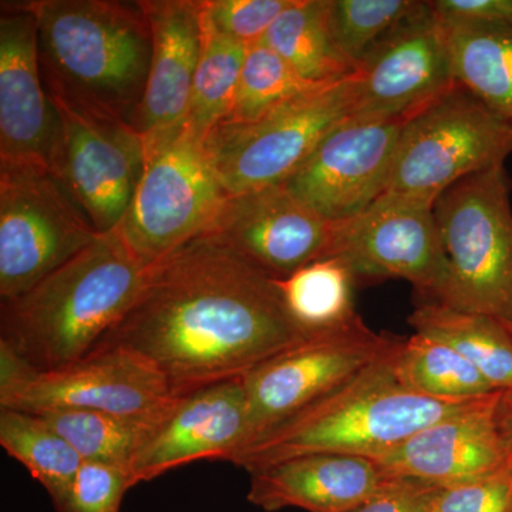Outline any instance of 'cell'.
<instances>
[{
	"instance_id": "d6a6232c",
	"label": "cell",
	"mask_w": 512,
	"mask_h": 512,
	"mask_svg": "<svg viewBox=\"0 0 512 512\" xmlns=\"http://www.w3.org/2000/svg\"><path fill=\"white\" fill-rule=\"evenodd\" d=\"M292 0H202L208 22L245 46L261 42Z\"/></svg>"
},
{
	"instance_id": "277c9868",
	"label": "cell",
	"mask_w": 512,
	"mask_h": 512,
	"mask_svg": "<svg viewBox=\"0 0 512 512\" xmlns=\"http://www.w3.org/2000/svg\"><path fill=\"white\" fill-rule=\"evenodd\" d=\"M396 348L349 382L259 437L229 463L252 473L308 454L373 458L399 446L417 431L477 402H439L410 392L394 372Z\"/></svg>"
},
{
	"instance_id": "52a82bcc",
	"label": "cell",
	"mask_w": 512,
	"mask_h": 512,
	"mask_svg": "<svg viewBox=\"0 0 512 512\" xmlns=\"http://www.w3.org/2000/svg\"><path fill=\"white\" fill-rule=\"evenodd\" d=\"M511 154L512 123L456 83L404 124L383 195L434 205L451 185Z\"/></svg>"
},
{
	"instance_id": "44dd1931",
	"label": "cell",
	"mask_w": 512,
	"mask_h": 512,
	"mask_svg": "<svg viewBox=\"0 0 512 512\" xmlns=\"http://www.w3.org/2000/svg\"><path fill=\"white\" fill-rule=\"evenodd\" d=\"M153 32L150 76L134 128L143 136L183 124L204 43L202 0H143Z\"/></svg>"
},
{
	"instance_id": "2e32d148",
	"label": "cell",
	"mask_w": 512,
	"mask_h": 512,
	"mask_svg": "<svg viewBox=\"0 0 512 512\" xmlns=\"http://www.w3.org/2000/svg\"><path fill=\"white\" fill-rule=\"evenodd\" d=\"M332 231L333 221L306 207L281 184L229 195L202 235L282 281L326 258Z\"/></svg>"
},
{
	"instance_id": "ac0fdd59",
	"label": "cell",
	"mask_w": 512,
	"mask_h": 512,
	"mask_svg": "<svg viewBox=\"0 0 512 512\" xmlns=\"http://www.w3.org/2000/svg\"><path fill=\"white\" fill-rule=\"evenodd\" d=\"M242 379L174 397L151 424L130 471L134 484L200 460L231 461L247 439Z\"/></svg>"
},
{
	"instance_id": "f546056e",
	"label": "cell",
	"mask_w": 512,
	"mask_h": 512,
	"mask_svg": "<svg viewBox=\"0 0 512 512\" xmlns=\"http://www.w3.org/2000/svg\"><path fill=\"white\" fill-rule=\"evenodd\" d=\"M326 84L305 82L264 42L248 46L228 123H251L269 111Z\"/></svg>"
},
{
	"instance_id": "8992f818",
	"label": "cell",
	"mask_w": 512,
	"mask_h": 512,
	"mask_svg": "<svg viewBox=\"0 0 512 512\" xmlns=\"http://www.w3.org/2000/svg\"><path fill=\"white\" fill-rule=\"evenodd\" d=\"M143 174L119 234L150 266L204 234L229 195L188 124L144 136Z\"/></svg>"
},
{
	"instance_id": "f1b7e54d",
	"label": "cell",
	"mask_w": 512,
	"mask_h": 512,
	"mask_svg": "<svg viewBox=\"0 0 512 512\" xmlns=\"http://www.w3.org/2000/svg\"><path fill=\"white\" fill-rule=\"evenodd\" d=\"M39 416L67 440L84 463L130 468L160 414L138 419L96 410H52Z\"/></svg>"
},
{
	"instance_id": "e0dca14e",
	"label": "cell",
	"mask_w": 512,
	"mask_h": 512,
	"mask_svg": "<svg viewBox=\"0 0 512 512\" xmlns=\"http://www.w3.org/2000/svg\"><path fill=\"white\" fill-rule=\"evenodd\" d=\"M62 133L40 74L39 23L32 2L0 8V163L52 168Z\"/></svg>"
},
{
	"instance_id": "ba28073f",
	"label": "cell",
	"mask_w": 512,
	"mask_h": 512,
	"mask_svg": "<svg viewBox=\"0 0 512 512\" xmlns=\"http://www.w3.org/2000/svg\"><path fill=\"white\" fill-rule=\"evenodd\" d=\"M353 74L316 87L251 123L222 121L205 148L228 195L286 183L319 144L350 119Z\"/></svg>"
},
{
	"instance_id": "ffe728a7",
	"label": "cell",
	"mask_w": 512,
	"mask_h": 512,
	"mask_svg": "<svg viewBox=\"0 0 512 512\" xmlns=\"http://www.w3.org/2000/svg\"><path fill=\"white\" fill-rule=\"evenodd\" d=\"M249 474L248 501L266 512H355L392 480L372 458L349 454H308Z\"/></svg>"
},
{
	"instance_id": "7a4b0ae2",
	"label": "cell",
	"mask_w": 512,
	"mask_h": 512,
	"mask_svg": "<svg viewBox=\"0 0 512 512\" xmlns=\"http://www.w3.org/2000/svg\"><path fill=\"white\" fill-rule=\"evenodd\" d=\"M49 96L134 127L150 76L153 32L141 2L30 0Z\"/></svg>"
},
{
	"instance_id": "83f0119b",
	"label": "cell",
	"mask_w": 512,
	"mask_h": 512,
	"mask_svg": "<svg viewBox=\"0 0 512 512\" xmlns=\"http://www.w3.org/2000/svg\"><path fill=\"white\" fill-rule=\"evenodd\" d=\"M276 282L289 312L308 332L336 328L357 315L353 308L356 278L340 259H318Z\"/></svg>"
},
{
	"instance_id": "603a6c76",
	"label": "cell",
	"mask_w": 512,
	"mask_h": 512,
	"mask_svg": "<svg viewBox=\"0 0 512 512\" xmlns=\"http://www.w3.org/2000/svg\"><path fill=\"white\" fill-rule=\"evenodd\" d=\"M261 42L308 83L342 82L356 70L330 32L328 0H292Z\"/></svg>"
},
{
	"instance_id": "30bf717a",
	"label": "cell",
	"mask_w": 512,
	"mask_h": 512,
	"mask_svg": "<svg viewBox=\"0 0 512 512\" xmlns=\"http://www.w3.org/2000/svg\"><path fill=\"white\" fill-rule=\"evenodd\" d=\"M174 399L146 359L123 348L97 346L55 370L32 369L0 346V407L29 413L96 410L153 419Z\"/></svg>"
},
{
	"instance_id": "9c48e42d",
	"label": "cell",
	"mask_w": 512,
	"mask_h": 512,
	"mask_svg": "<svg viewBox=\"0 0 512 512\" xmlns=\"http://www.w3.org/2000/svg\"><path fill=\"white\" fill-rule=\"evenodd\" d=\"M99 232L52 168L0 163V298H18Z\"/></svg>"
},
{
	"instance_id": "4316f807",
	"label": "cell",
	"mask_w": 512,
	"mask_h": 512,
	"mask_svg": "<svg viewBox=\"0 0 512 512\" xmlns=\"http://www.w3.org/2000/svg\"><path fill=\"white\" fill-rule=\"evenodd\" d=\"M202 19L204 43L185 123L205 140L231 114L248 47L218 32L205 19L204 9Z\"/></svg>"
},
{
	"instance_id": "9a60e30c",
	"label": "cell",
	"mask_w": 512,
	"mask_h": 512,
	"mask_svg": "<svg viewBox=\"0 0 512 512\" xmlns=\"http://www.w3.org/2000/svg\"><path fill=\"white\" fill-rule=\"evenodd\" d=\"M407 120H346L282 185L326 220L355 217L386 192Z\"/></svg>"
},
{
	"instance_id": "1f68e13d",
	"label": "cell",
	"mask_w": 512,
	"mask_h": 512,
	"mask_svg": "<svg viewBox=\"0 0 512 512\" xmlns=\"http://www.w3.org/2000/svg\"><path fill=\"white\" fill-rule=\"evenodd\" d=\"M133 487L130 468L83 463L52 504L57 512H121L124 495Z\"/></svg>"
},
{
	"instance_id": "484cf974",
	"label": "cell",
	"mask_w": 512,
	"mask_h": 512,
	"mask_svg": "<svg viewBox=\"0 0 512 512\" xmlns=\"http://www.w3.org/2000/svg\"><path fill=\"white\" fill-rule=\"evenodd\" d=\"M0 446L55 500L84 461L42 416L0 407Z\"/></svg>"
},
{
	"instance_id": "4dcf8cb0",
	"label": "cell",
	"mask_w": 512,
	"mask_h": 512,
	"mask_svg": "<svg viewBox=\"0 0 512 512\" xmlns=\"http://www.w3.org/2000/svg\"><path fill=\"white\" fill-rule=\"evenodd\" d=\"M419 3V0H328L330 32L340 52L356 67Z\"/></svg>"
},
{
	"instance_id": "8d00e7d4",
	"label": "cell",
	"mask_w": 512,
	"mask_h": 512,
	"mask_svg": "<svg viewBox=\"0 0 512 512\" xmlns=\"http://www.w3.org/2000/svg\"><path fill=\"white\" fill-rule=\"evenodd\" d=\"M495 419L505 447L512 457V389L500 393L495 407Z\"/></svg>"
},
{
	"instance_id": "d4e9b609",
	"label": "cell",
	"mask_w": 512,
	"mask_h": 512,
	"mask_svg": "<svg viewBox=\"0 0 512 512\" xmlns=\"http://www.w3.org/2000/svg\"><path fill=\"white\" fill-rule=\"evenodd\" d=\"M393 366L406 389L439 402H473L498 393L466 357L424 333L414 332L400 340Z\"/></svg>"
},
{
	"instance_id": "8fae6325",
	"label": "cell",
	"mask_w": 512,
	"mask_h": 512,
	"mask_svg": "<svg viewBox=\"0 0 512 512\" xmlns=\"http://www.w3.org/2000/svg\"><path fill=\"white\" fill-rule=\"evenodd\" d=\"M399 342L356 315L269 357L242 377L248 420L241 450L389 355Z\"/></svg>"
},
{
	"instance_id": "d590c367",
	"label": "cell",
	"mask_w": 512,
	"mask_h": 512,
	"mask_svg": "<svg viewBox=\"0 0 512 512\" xmlns=\"http://www.w3.org/2000/svg\"><path fill=\"white\" fill-rule=\"evenodd\" d=\"M430 5L446 22L512 25V0H430Z\"/></svg>"
},
{
	"instance_id": "cb8c5ba5",
	"label": "cell",
	"mask_w": 512,
	"mask_h": 512,
	"mask_svg": "<svg viewBox=\"0 0 512 512\" xmlns=\"http://www.w3.org/2000/svg\"><path fill=\"white\" fill-rule=\"evenodd\" d=\"M414 332L443 340L480 370L497 392L512 389V335L488 316L420 302L409 316Z\"/></svg>"
},
{
	"instance_id": "e575fe53",
	"label": "cell",
	"mask_w": 512,
	"mask_h": 512,
	"mask_svg": "<svg viewBox=\"0 0 512 512\" xmlns=\"http://www.w3.org/2000/svg\"><path fill=\"white\" fill-rule=\"evenodd\" d=\"M441 488L392 478L355 512H430Z\"/></svg>"
},
{
	"instance_id": "5bb4252c",
	"label": "cell",
	"mask_w": 512,
	"mask_h": 512,
	"mask_svg": "<svg viewBox=\"0 0 512 512\" xmlns=\"http://www.w3.org/2000/svg\"><path fill=\"white\" fill-rule=\"evenodd\" d=\"M52 101L62 123L52 171L99 234L114 231L126 217L143 174L144 136L126 121Z\"/></svg>"
},
{
	"instance_id": "4fadbf2b",
	"label": "cell",
	"mask_w": 512,
	"mask_h": 512,
	"mask_svg": "<svg viewBox=\"0 0 512 512\" xmlns=\"http://www.w3.org/2000/svg\"><path fill=\"white\" fill-rule=\"evenodd\" d=\"M443 22L420 2L357 64L352 121L413 116L456 84Z\"/></svg>"
},
{
	"instance_id": "d6986e66",
	"label": "cell",
	"mask_w": 512,
	"mask_h": 512,
	"mask_svg": "<svg viewBox=\"0 0 512 512\" xmlns=\"http://www.w3.org/2000/svg\"><path fill=\"white\" fill-rule=\"evenodd\" d=\"M500 393L417 431L372 460L387 477L439 488L497 473L512 461L495 419Z\"/></svg>"
},
{
	"instance_id": "6da1fadb",
	"label": "cell",
	"mask_w": 512,
	"mask_h": 512,
	"mask_svg": "<svg viewBox=\"0 0 512 512\" xmlns=\"http://www.w3.org/2000/svg\"><path fill=\"white\" fill-rule=\"evenodd\" d=\"M311 333L276 279L200 235L148 266L130 308L97 346L137 353L181 397L242 379Z\"/></svg>"
},
{
	"instance_id": "7c38bea8",
	"label": "cell",
	"mask_w": 512,
	"mask_h": 512,
	"mask_svg": "<svg viewBox=\"0 0 512 512\" xmlns=\"http://www.w3.org/2000/svg\"><path fill=\"white\" fill-rule=\"evenodd\" d=\"M326 258L345 262L356 282L404 279L420 302L446 301L450 271L434 205L426 202L382 195L355 217L333 222Z\"/></svg>"
},
{
	"instance_id": "7402d4cb",
	"label": "cell",
	"mask_w": 512,
	"mask_h": 512,
	"mask_svg": "<svg viewBox=\"0 0 512 512\" xmlns=\"http://www.w3.org/2000/svg\"><path fill=\"white\" fill-rule=\"evenodd\" d=\"M441 22L456 82L512 123V25Z\"/></svg>"
},
{
	"instance_id": "5b68a950",
	"label": "cell",
	"mask_w": 512,
	"mask_h": 512,
	"mask_svg": "<svg viewBox=\"0 0 512 512\" xmlns=\"http://www.w3.org/2000/svg\"><path fill=\"white\" fill-rule=\"evenodd\" d=\"M512 183L504 165L468 175L434 202L450 285L441 305L488 316L512 335Z\"/></svg>"
},
{
	"instance_id": "3957f363",
	"label": "cell",
	"mask_w": 512,
	"mask_h": 512,
	"mask_svg": "<svg viewBox=\"0 0 512 512\" xmlns=\"http://www.w3.org/2000/svg\"><path fill=\"white\" fill-rule=\"evenodd\" d=\"M148 266L119 231L92 244L0 306V346L39 372L89 355L130 308Z\"/></svg>"
},
{
	"instance_id": "836d02e7",
	"label": "cell",
	"mask_w": 512,
	"mask_h": 512,
	"mask_svg": "<svg viewBox=\"0 0 512 512\" xmlns=\"http://www.w3.org/2000/svg\"><path fill=\"white\" fill-rule=\"evenodd\" d=\"M430 512H512V461L490 476L441 488Z\"/></svg>"
}]
</instances>
